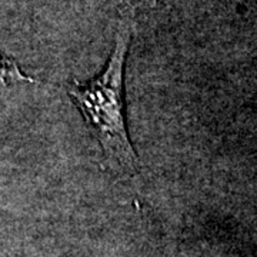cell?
Masks as SVG:
<instances>
[{"instance_id":"cell-2","label":"cell","mask_w":257,"mask_h":257,"mask_svg":"<svg viewBox=\"0 0 257 257\" xmlns=\"http://www.w3.org/2000/svg\"><path fill=\"white\" fill-rule=\"evenodd\" d=\"M19 83H36V80L23 73L15 60L0 56V86L6 87L10 84H19Z\"/></svg>"},{"instance_id":"cell-1","label":"cell","mask_w":257,"mask_h":257,"mask_svg":"<svg viewBox=\"0 0 257 257\" xmlns=\"http://www.w3.org/2000/svg\"><path fill=\"white\" fill-rule=\"evenodd\" d=\"M133 30V12H127L119 23L114 47L104 70L92 80H73L67 93L94 138L100 143L104 156L117 170L136 173L138 156L130 143L124 121V62Z\"/></svg>"}]
</instances>
